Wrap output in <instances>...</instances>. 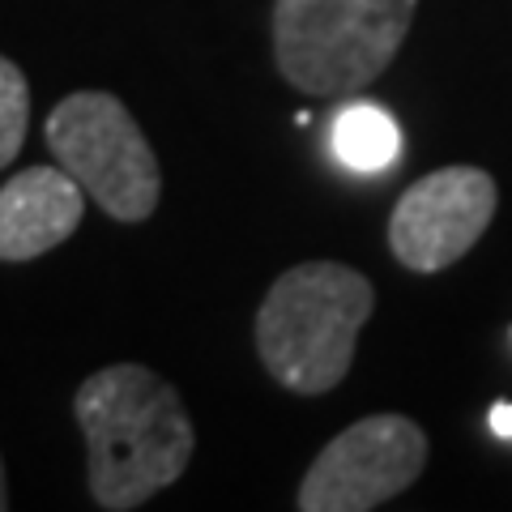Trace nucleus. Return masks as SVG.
Wrapping results in <instances>:
<instances>
[{
  "mask_svg": "<svg viewBox=\"0 0 512 512\" xmlns=\"http://www.w3.org/2000/svg\"><path fill=\"white\" fill-rule=\"evenodd\" d=\"M86 436L90 495L107 512L141 508L188 470L197 431L175 384L146 363H111L73 397Z\"/></svg>",
  "mask_w": 512,
  "mask_h": 512,
  "instance_id": "nucleus-1",
  "label": "nucleus"
},
{
  "mask_svg": "<svg viewBox=\"0 0 512 512\" xmlns=\"http://www.w3.org/2000/svg\"><path fill=\"white\" fill-rule=\"evenodd\" d=\"M376 291L342 261H303L269 286L256 312V350L282 389L316 397L346 380Z\"/></svg>",
  "mask_w": 512,
  "mask_h": 512,
  "instance_id": "nucleus-2",
  "label": "nucleus"
},
{
  "mask_svg": "<svg viewBox=\"0 0 512 512\" xmlns=\"http://www.w3.org/2000/svg\"><path fill=\"white\" fill-rule=\"evenodd\" d=\"M419 0H274L278 73L303 94H350L389 69Z\"/></svg>",
  "mask_w": 512,
  "mask_h": 512,
  "instance_id": "nucleus-3",
  "label": "nucleus"
},
{
  "mask_svg": "<svg viewBox=\"0 0 512 512\" xmlns=\"http://www.w3.org/2000/svg\"><path fill=\"white\" fill-rule=\"evenodd\" d=\"M56 163L116 222H146L163 192L158 154L116 94L77 90L52 107L43 128Z\"/></svg>",
  "mask_w": 512,
  "mask_h": 512,
  "instance_id": "nucleus-4",
  "label": "nucleus"
},
{
  "mask_svg": "<svg viewBox=\"0 0 512 512\" xmlns=\"http://www.w3.org/2000/svg\"><path fill=\"white\" fill-rule=\"evenodd\" d=\"M427 466V436L406 414H372L333 436L299 483L303 512H367L406 491Z\"/></svg>",
  "mask_w": 512,
  "mask_h": 512,
  "instance_id": "nucleus-5",
  "label": "nucleus"
},
{
  "mask_svg": "<svg viewBox=\"0 0 512 512\" xmlns=\"http://www.w3.org/2000/svg\"><path fill=\"white\" fill-rule=\"evenodd\" d=\"M495 180L483 167H440L414 180L389 218V248L414 274L461 261L495 218Z\"/></svg>",
  "mask_w": 512,
  "mask_h": 512,
  "instance_id": "nucleus-6",
  "label": "nucleus"
},
{
  "mask_svg": "<svg viewBox=\"0 0 512 512\" xmlns=\"http://www.w3.org/2000/svg\"><path fill=\"white\" fill-rule=\"evenodd\" d=\"M86 214V188L60 163L26 167L0 188V261H35L64 244Z\"/></svg>",
  "mask_w": 512,
  "mask_h": 512,
  "instance_id": "nucleus-7",
  "label": "nucleus"
},
{
  "mask_svg": "<svg viewBox=\"0 0 512 512\" xmlns=\"http://www.w3.org/2000/svg\"><path fill=\"white\" fill-rule=\"evenodd\" d=\"M329 146L338 163L363 175H380L402 158V128L376 103H346L329 128Z\"/></svg>",
  "mask_w": 512,
  "mask_h": 512,
  "instance_id": "nucleus-8",
  "label": "nucleus"
},
{
  "mask_svg": "<svg viewBox=\"0 0 512 512\" xmlns=\"http://www.w3.org/2000/svg\"><path fill=\"white\" fill-rule=\"evenodd\" d=\"M30 120V86L13 60L0 56V167L18 158Z\"/></svg>",
  "mask_w": 512,
  "mask_h": 512,
  "instance_id": "nucleus-9",
  "label": "nucleus"
},
{
  "mask_svg": "<svg viewBox=\"0 0 512 512\" xmlns=\"http://www.w3.org/2000/svg\"><path fill=\"white\" fill-rule=\"evenodd\" d=\"M487 423H491L495 436L512 440V402H495V406H491V414H487Z\"/></svg>",
  "mask_w": 512,
  "mask_h": 512,
  "instance_id": "nucleus-10",
  "label": "nucleus"
},
{
  "mask_svg": "<svg viewBox=\"0 0 512 512\" xmlns=\"http://www.w3.org/2000/svg\"><path fill=\"white\" fill-rule=\"evenodd\" d=\"M9 508V483H5V461H0V512Z\"/></svg>",
  "mask_w": 512,
  "mask_h": 512,
  "instance_id": "nucleus-11",
  "label": "nucleus"
}]
</instances>
